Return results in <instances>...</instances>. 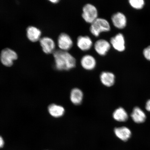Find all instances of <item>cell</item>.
<instances>
[{"mask_svg":"<svg viewBox=\"0 0 150 150\" xmlns=\"http://www.w3.org/2000/svg\"><path fill=\"white\" fill-rule=\"evenodd\" d=\"M56 69L59 71H69L76 67V59L67 51L61 50L53 52Z\"/></svg>","mask_w":150,"mask_h":150,"instance_id":"cell-1","label":"cell"},{"mask_svg":"<svg viewBox=\"0 0 150 150\" xmlns=\"http://www.w3.org/2000/svg\"><path fill=\"white\" fill-rule=\"evenodd\" d=\"M110 24L107 20L98 18L91 24L90 31L93 36L98 37L101 33L108 32L110 30Z\"/></svg>","mask_w":150,"mask_h":150,"instance_id":"cell-2","label":"cell"},{"mask_svg":"<svg viewBox=\"0 0 150 150\" xmlns=\"http://www.w3.org/2000/svg\"><path fill=\"white\" fill-rule=\"evenodd\" d=\"M82 18L87 23L91 24L98 18V10L94 5L87 4L82 8Z\"/></svg>","mask_w":150,"mask_h":150,"instance_id":"cell-3","label":"cell"},{"mask_svg":"<svg viewBox=\"0 0 150 150\" xmlns=\"http://www.w3.org/2000/svg\"><path fill=\"white\" fill-rule=\"evenodd\" d=\"M17 54L10 49L5 48L2 50L0 59L2 63L6 67H10L13 64V61L17 59Z\"/></svg>","mask_w":150,"mask_h":150,"instance_id":"cell-4","label":"cell"},{"mask_svg":"<svg viewBox=\"0 0 150 150\" xmlns=\"http://www.w3.org/2000/svg\"><path fill=\"white\" fill-rule=\"evenodd\" d=\"M58 45L60 50L67 51L73 46V41L70 35L65 33H62L58 38Z\"/></svg>","mask_w":150,"mask_h":150,"instance_id":"cell-5","label":"cell"},{"mask_svg":"<svg viewBox=\"0 0 150 150\" xmlns=\"http://www.w3.org/2000/svg\"><path fill=\"white\" fill-rule=\"evenodd\" d=\"M111 48V44L107 40L100 39L96 42L94 49L99 55L104 56L106 55Z\"/></svg>","mask_w":150,"mask_h":150,"instance_id":"cell-6","label":"cell"},{"mask_svg":"<svg viewBox=\"0 0 150 150\" xmlns=\"http://www.w3.org/2000/svg\"><path fill=\"white\" fill-rule=\"evenodd\" d=\"M110 42L112 47L117 51L122 52L125 50V41L122 34L119 33L112 37Z\"/></svg>","mask_w":150,"mask_h":150,"instance_id":"cell-7","label":"cell"},{"mask_svg":"<svg viewBox=\"0 0 150 150\" xmlns=\"http://www.w3.org/2000/svg\"><path fill=\"white\" fill-rule=\"evenodd\" d=\"M111 20L113 25L117 29H122L126 27L127 18L122 13L118 12L112 15Z\"/></svg>","mask_w":150,"mask_h":150,"instance_id":"cell-8","label":"cell"},{"mask_svg":"<svg viewBox=\"0 0 150 150\" xmlns=\"http://www.w3.org/2000/svg\"><path fill=\"white\" fill-rule=\"evenodd\" d=\"M76 44L81 50L87 51L91 49L92 47L93 42L89 37L80 35L77 39Z\"/></svg>","mask_w":150,"mask_h":150,"instance_id":"cell-9","label":"cell"},{"mask_svg":"<svg viewBox=\"0 0 150 150\" xmlns=\"http://www.w3.org/2000/svg\"><path fill=\"white\" fill-rule=\"evenodd\" d=\"M40 44L43 51L46 54L53 53L55 51V44L54 40L50 38L45 37L40 39Z\"/></svg>","mask_w":150,"mask_h":150,"instance_id":"cell-10","label":"cell"},{"mask_svg":"<svg viewBox=\"0 0 150 150\" xmlns=\"http://www.w3.org/2000/svg\"><path fill=\"white\" fill-rule=\"evenodd\" d=\"M81 64L83 68L87 70H92L96 65V61L92 55H84L81 60Z\"/></svg>","mask_w":150,"mask_h":150,"instance_id":"cell-11","label":"cell"},{"mask_svg":"<svg viewBox=\"0 0 150 150\" xmlns=\"http://www.w3.org/2000/svg\"><path fill=\"white\" fill-rule=\"evenodd\" d=\"M100 78L101 82L106 87H111L115 83V75L111 72L104 71L100 74Z\"/></svg>","mask_w":150,"mask_h":150,"instance_id":"cell-12","label":"cell"},{"mask_svg":"<svg viewBox=\"0 0 150 150\" xmlns=\"http://www.w3.org/2000/svg\"><path fill=\"white\" fill-rule=\"evenodd\" d=\"M114 132L116 136L123 141H127L131 136L130 129L125 127H116L114 129Z\"/></svg>","mask_w":150,"mask_h":150,"instance_id":"cell-13","label":"cell"},{"mask_svg":"<svg viewBox=\"0 0 150 150\" xmlns=\"http://www.w3.org/2000/svg\"><path fill=\"white\" fill-rule=\"evenodd\" d=\"M131 116L133 120L137 123H143L146 119L145 112L138 107H136L134 108Z\"/></svg>","mask_w":150,"mask_h":150,"instance_id":"cell-14","label":"cell"},{"mask_svg":"<svg viewBox=\"0 0 150 150\" xmlns=\"http://www.w3.org/2000/svg\"><path fill=\"white\" fill-rule=\"evenodd\" d=\"M28 38L31 42H35L40 39L42 33L37 28L30 26L28 27L27 30Z\"/></svg>","mask_w":150,"mask_h":150,"instance_id":"cell-15","label":"cell"},{"mask_svg":"<svg viewBox=\"0 0 150 150\" xmlns=\"http://www.w3.org/2000/svg\"><path fill=\"white\" fill-rule=\"evenodd\" d=\"M48 111L50 115L54 117H61L64 114L63 107L56 104H52L49 106Z\"/></svg>","mask_w":150,"mask_h":150,"instance_id":"cell-16","label":"cell"},{"mask_svg":"<svg viewBox=\"0 0 150 150\" xmlns=\"http://www.w3.org/2000/svg\"><path fill=\"white\" fill-rule=\"evenodd\" d=\"M70 98L71 102L75 105L81 104L83 98V93L80 89L75 88L72 90Z\"/></svg>","mask_w":150,"mask_h":150,"instance_id":"cell-17","label":"cell"},{"mask_svg":"<svg viewBox=\"0 0 150 150\" xmlns=\"http://www.w3.org/2000/svg\"><path fill=\"white\" fill-rule=\"evenodd\" d=\"M112 117L116 121L124 122L128 119V115L127 112L122 108H119L114 111Z\"/></svg>","mask_w":150,"mask_h":150,"instance_id":"cell-18","label":"cell"},{"mask_svg":"<svg viewBox=\"0 0 150 150\" xmlns=\"http://www.w3.org/2000/svg\"><path fill=\"white\" fill-rule=\"evenodd\" d=\"M129 3L133 8L136 9L142 8L145 5L143 0H130Z\"/></svg>","mask_w":150,"mask_h":150,"instance_id":"cell-19","label":"cell"},{"mask_svg":"<svg viewBox=\"0 0 150 150\" xmlns=\"http://www.w3.org/2000/svg\"><path fill=\"white\" fill-rule=\"evenodd\" d=\"M143 54L146 59L150 61V46H148L144 50Z\"/></svg>","mask_w":150,"mask_h":150,"instance_id":"cell-20","label":"cell"},{"mask_svg":"<svg viewBox=\"0 0 150 150\" xmlns=\"http://www.w3.org/2000/svg\"><path fill=\"white\" fill-rule=\"evenodd\" d=\"M145 108L147 111L150 112V99L148 100L146 103Z\"/></svg>","mask_w":150,"mask_h":150,"instance_id":"cell-21","label":"cell"},{"mask_svg":"<svg viewBox=\"0 0 150 150\" xmlns=\"http://www.w3.org/2000/svg\"><path fill=\"white\" fill-rule=\"evenodd\" d=\"M4 145V141L3 139L1 136H0V149L3 148Z\"/></svg>","mask_w":150,"mask_h":150,"instance_id":"cell-22","label":"cell"},{"mask_svg":"<svg viewBox=\"0 0 150 150\" xmlns=\"http://www.w3.org/2000/svg\"><path fill=\"white\" fill-rule=\"evenodd\" d=\"M50 1L52 3L56 4L59 2V1H58V0H53V1Z\"/></svg>","mask_w":150,"mask_h":150,"instance_id":"cell-23","label":"cell"}]
</instances>
